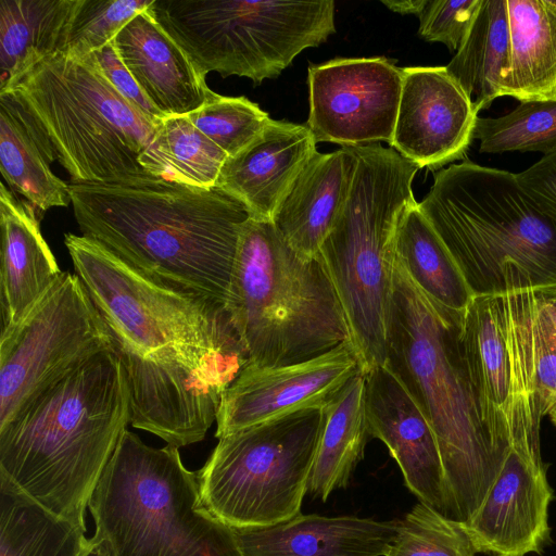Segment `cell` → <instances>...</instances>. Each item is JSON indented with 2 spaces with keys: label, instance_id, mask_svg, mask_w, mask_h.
<instances>
[{
  "label": "cell",
  "instance_id": "6da1fadb",
  "mask_svg": "<svg viewBox=\"0 0 556 556\" xmlns=\"http://www.w3.org/2000/svg\"><path fill=\"white\" fill-rule=\"evenodd\" d=\"M64 243L125 371L130 425L178 448L202 441L249 364L227 309L150 279L88 237L65 233Z\"/></svg>",
  "mask_w": 556,
  "mask_h": 556
},
{
  "label": "cell",
  "instance_id": "7a4b0ae2",
  "mask_svg": "<svg viewBox=\"0 0 556 556\" xmlns=\"http://www.w3.org/2000/svg\"><path fill=\"white\" fill-rule=\"evenodd\" d=\"M68 186L83 236L150 279L226 308L250 218L240 202L164 177Z\"/></svg>",
  "mask_w": 556,
  "mask_h": 556
},
{
  "label": "cell",
  "instance_id": "3957f363",
  "mask_svg": "<svg viewBox=\"0 0 556 556\" xmlns=\"http://www.w3.org/2000/svg\"><path fill=\"white\" fill-rule=\"evenodd\" d=\"M464 312L428 299L394 255L386 366L435 434L452 519L458 522L478 510L509 452L484 417L463 340Z\"/></svg>",
  "mask_w": 556,
  "mask_h": 556
},
{
  "label": "cell",
  "instance_id": "277c9868",
  "mask_svg": "<svg viewBox=\"0 0 556 556\" xmlns=\"http://www.w3.org/2000/svg\"><path fill=\"white\" fill-rule=\"evenodd\" d=\"M131 422L130 392L114 352L49 388L0 430V483L86 532V511Z\"/></svg>",
  "mask_w": 556,
  "mask_h": 556
},
{
  "label": "cell",
  "instance_id": "5b68a950",
  "mask_svg": "<svg viewBox=\"0 0 556 556\" xmlns=\"http://www.w3.org/2000/svg\"><path fill=\"white\" fill-rule=\"evenodd\" d=\"M419 204L473 296L556 287V220L516 174L471 161L434 174Z\"/></svg>",
  "mask_w": 556,
  "mask_h": 556
},
{
  "label": "cell",
  "instance_id": "8992f818",
  "mask_svg": "<svg viewBox=\"0 0 556 556\" xmlns=\"http://www.w3.org/2000/svg\"><path fill=\"white\" fill-rule=\"evenodd\" d=\"M226 309L249 364L261 367L305 362L351 340L319 255H300L271 222L243 224Z\"/></svg>",
  "mask_w": 556,
  "mask_h": 556
},
{
  "label": "cell",
  "instance_id": "52a82bcc",
  "mask_svg": "<svg viewBox=\"0 0 556 556\" xmlns=\"http://www.w3.org/2000/svg\"><path fill=\"white\" fill-rule=\"evenodd\" d=\"M4 91L28 112L71 182L160 176L153 151L157 127L116 91L92 53L51 54Z\"/></svg>",
  "mask_w": 556,
  "mask_h": 556
},
{
  "label": "cell",
  "instance_id": "ba28073f",
  "mask_svg": "<svg viewBox=\"0 0 556 556\" xmlns=\"http://www.w3.org/2000/svg\"><path fill=\"white\" fill-rule=\"evenodd\" d=\"M198 472L179 448L126 430L88 509L113 556H244L232 528L200 505Z\"/></svg>",
  "mask_w": 556,
  "mask_h": 556
},
{
  "label": "cell",
  "instance_id": "9c48e42d",
  "mask_svg": "<svg viewBox=\"0 0 556 556\" xmlns=\"http://www.w3.org/2000/svg\"><path fill=\"white\" fill-rule=\"evenodd\" d=\"M357 159L349 197L318 252L342 304L363 372L387 362L393 242L414 202L419 169L380 143L352 147Z\"/></svg>",
  "mask_w": 556,
  "mask_h": 556
},
{
  "label": "cell",
  "instance_id": "30bf717a",
  "mask_svg": "<svg viewBox=\"0 0 556 556\" xmlns=\"http://www.w3.org/2000/svg\"><path fill=\"white\" fill-rule=\"evenodd\" d=\"M149 12L206 75L277 78L336 33L334 2L152 0Z\"/></svg>",
  "mask_w": 556,
  "mask_h": 556
},
{
  "label": "cell",
  "instance_id": "8fae6325",
  "mask_svg": "<svg viewBox=\"0 0 556 556\" xmlns=\"http://www.w3.org/2000/svg\"><path fill=\"white\" fill-rule=\"evenodd\" d=\"M323 425L324 408H307L219 438L197 471L200 505L232 529L298 516Z\"/></svg>",
  "mask_w": 556,
  "mask_h": 556
},
{
  "label": "cell",
  "instance_id": "7c38bea8",
  "mask_svg": "<svg viewBox=\"0 0 556 556\" xmlns=\"http://www.w3.org/2000/svg\"><path fill=\"white\" fill-rule=\"evenodd\" d=\"M104 352H114L108 329L79 277L64 271L18 324L1 330L0 430Z\"/></svg>",
  "mask_w": 556,
  "mask_h": 556
},
{
  "label": "cell",
  "instance_id": "4fadbf2b",
  "mask_svg": "<svg viewBox=\"0 0 556 556\" xmlns=\"http://www.w3.org/2000/svg\"><path fill=\"white\" fill-rule=\"evenodd\" d=\"M402 85L403 68L383 56L311 65L307 126L316 142L391 144Z\"/></svg>",
  "mask_w": 556,
  "mask_h": 556
},
{
  "label": "cell",
  "instance_id": "5bb4252c",
  "mask_svg": "<svg viewBox=\"0 0 556 556\" xmlns=\"http://www.w3.org/2000/svg\"><path fill=\"white\" fill-rule=\"evenodd\" d=\"M359 371L361 362L351 341L291 365L248 364L222 395L215 437L299 410L324 408Z\"/></svg>",
  "mask_w": 556,
  "mask_h": 556
},
{
  "label": "cell",
  "instance_id": "9a60e30c",
  "mask_svg": "<svg viewBox=\"0 0 556 556\" xmlns=\"http://www.w3.org/2000/svg\"><path fill=\"white\" fill-rule=\"evenodd\" d=\"M477 118L471 99L445 66L405 67L390 147L419 168L439 169L465 155Z\"/></svg>",
  "mask_w": 556,
  "mask_h": 556
},
{
  "label": "cell",
  "instance_id": "2e32d148",
  "mask_svg": "<svg viewBox=\"0 0 556 556\" xmlns=\"http://www.w3.org/2000/svg\"><path fill=\"white\" fill-rule=\"evenodd\" d=\"M364 375L369 437L384 443L419 502L452 519L438 441L424 413L386 365Z\"/></svg>",
  "mask_w": 556,
  "mask_h": 556
},
{
  "label": "cell",
  "instance_id": "e0dca14e",
  "mask_svg": "<svg viewBox=\"0 0 556 556\" xmlns=\"http://www.w3.org/2000/svg\"><path fill=\"white\" fill-rule=\"evenodd\" d=\"M553 497L543 462L510 447L482 504L462 523L477 553H540L549 538L548 507Z\"/></svg>",
  "mask_w": 556,
  "mask_h": 556
},
{
  "label": "cell",
  "instance_id": "ac0fdd59",
  "mask_svg": "<svg viewBox=\"0 0 556 556\" xmlns=\"http://www.w3.org/2000/svg\"><path fill=\"white\" fill-rule=\"evenodd\" d=\"M316 143L307 125L271 119L250 147L226 159L215 187L240 202L250 218L273 223L292 184L317 152Z\"/></svg>",
  "mask_w": 556,
  "mask_h": 556
},
{
  "label": "cell",
  "instance_id": "d6986e66",
  "mask_svg": "<svg viewBox=\"0 0 556 556\" xmlns=\"http://www.w3.org/2000/svg\"><path fill=\"white\" fill-rule=\"evenodd\" d=\"M113 41L140 89L165 116L188 115L205 103L211 91L205 75L148 9Z\"/></svg>",
  "mask_w": 556,
  "mask_h": 556
},
{
  "label": "cell",
  "instance_id": "ffe728a7",
  "mask_svg": "<svg viewBox=\"0 0 556 556\" xmlns=\"http://www.w3.org/2000/svg\"><path fill=\"white\" fill-rule=\"evenodd\" d=\"M39 222L35 210L1 182V330L18 324L64 273Z\"/></svg>",
  "mask_w": 556,
  "mask_h": 556
},
{
  "label": "cell",
  "instance_id": "44dd1931",
  "mask_svg": "<svg viewBox=\"0 0 556 556\" xmlns=\"http://www.w3.org/2000/svg\"><path fill=\"white\" fill-rule=\"evenodd\" d=\"M233 531L244 556H386L396 520L299 514L270 527Z\"/></svg>",
  "mask_w": 556,
  "mask_h": 556
},
{
  "label": "cell",
  "instance_id": "7402d4cb",
  "mask_svg": "<svg viewBox=\"0 0 556 556\" xmlns=\"http://www.w3.org/2000/svg\"><path fill=\"white\" fill-rule=\"evenodd\" d=\"M356 164L352 147L317 151L281 201L273 223L303 257L318 255L349 197Z\"/></svg>",
  "mask_w": 556,
  "mask_h": 556
},
{
  "label": "cell",
  "instance_id": "603a6c76",
  "mask_svg": "<svg viewBox=\"0 0 556 556\" xmlns=\"http://www.w3.org/2000/svg\"><path fill=\"white\" fill-rule=\"evenodd\" d=\"M53 149L12 91H0V169L8 187L23 197L41 218L71 203L70 186L50 165Z\"/></svg>",
  "mask_w": 556,
  "mask_h": 556
},
{
  "label": "cell",
  "instance_id": "cb8c5ba5",
  "mask_svg": "<svg viewBox=\"0 0 556 556\" xmlns=\"http://www.w3.org/2000/svg\"><path fill=\"white\" fill-rule=\"evenodd\" d=\"M463 340L488 426L509 450L510 362L495 295L471 299L463 315Z\"/></svg>",
  "mask_w": 556,
  "mask_h": 556
},
{
  "label": "cell",
  "instance_id": "d4e9b609",
  "mask_svg": "<svg viewBox=\"0 0 556 556\" xmlns=\"http://www.w3.org/2000/svg\"><path fill=\"white\" fill-rule=\"evenodd\" d=\"M509 60L504 97L556 101V0H506Z\"/></svg>",
  "mask_w": 556,
  "mask_h": 556
},
{
  "label": "cell",
  "instance_id": "484cf974",
  "mask_svg": "<svg viewBox=\"0 0 556 556\" xmlns=\"http://www.w3.org/2000/svg\"><path fill=\"white\" fill-rule=\"evenodd\" d=\"M368 437L365 375L359 371L324 407L307 493L326 502L333 491L345 488L363 459Z\"/></svg>",
  "mask_w": 556,
  "mask_h": 556
},
{
  "label": "cell",
  "instance_id": "4316f807",
  "mask_svg": "<svg viewBox=\"0 0 556 556\" xmlns=\"http://www.w3.org/2000/svg\"><path fill=\"white\" fill-rule=\"evenodd\" d=\"M77 0H0V91L62 52Z\"/></svg>",
  "mask_w": 556,
  "mask_h": 556
},
{
  "label": "cell",
  "instance_id": "83f0119b",
  "mask_svg": "<svg viewBox=\"0 0 556 556\" xmlns=\"http://www.w3.org/2000/svg\"><path fill=\"white\" fill-rule=\"evenodd\" d=\"M393 252L428 299L455 312L467 308L473 295L418 202L403 212L395 230Z\"/></svg>",
  "mask_w": 556,
  "mask_h": 556
},
{
  "label": "cell",
  "instance_id": "f1b7e54d",
  "mask_svg": "<svg viewBox=\"0 0 556 556\" xmlns=\"http://www.w3.org/2000/svg\"><path fill=\"white\" fill-rule=\"evenodd\" d=\"M508 60L506 0H482L465 41L445 68L479 112L489 108L495 99L504 97Z\"/></svg>",
  "mask_w": 556,
  "mask_h": 556
},
{
  "label": "cell",
  "instance_id": "f546056e",
  "mask_svg": "<svg viewBox=\"0 0 556 556\" xmlns=\"http://www.w3.org/2000/svg\"><path fill=\"white\" fill-rule=\"evenodd\" d=\"M85 533L0 483V556H83Z\"/></svg>",
  "mask_w": 556,
  "mask_h": 556
},
{
  "label": "cell",
  "instance_id": "4dcf8cb0",
  "mask_svg": "<svg viewBox=\"0 0 556 556\" xmlns=\"http://www.w3.org/2000/svg\"><path fill=\"white\" fill-rule=\"evenodd\" d=\"M153 151L164 178L200 188L216 186L227 159L187 115H172L161 122Z\"/></svg>",
  "mask_w": 556,
  "mask_h": 556
},
{
  "label": "cell",
  "instance_id": "1f68e13d",
  "mask_svg": "<svg viewBox=\"0 0 556 556\" xmlns=\"http://www.w3.org/2000/svg\"><path fill=\"white\" fill-rule=\"evenodd\" d=\"M473 139L481 153H549L556 149V101L520 102L503 116H478Z\"/></svg>",
  "mask_w": 556,
  "mask_h": 556
},
{
  "label": "cell",
  "instance_id": "d6a6232c",
  "mask_svg": "<svg viewBox=\"0 0 556 556\" xmlns=\"http://www.w3.org/2000/svg\"><path fill=\"white\" fill-rule=\"evenodd\" d=\"M187 117L227 157L250 147L271 121L267 112L248 98L222 96L212 90L205 103Z\"/></svg>",
  "mask_w": 556,
  "mask_h": 556
},
{
  "label": "cell",
  "instance_id": "836d02e7",
  "mask_svg": "<svg viewBox=\"0 0 556 556\" xmlns=\"http://www.w3.org/2000/svg\"><path fill=\"white\" fill-rule=\"evenodd\" d=\"M462 522L419 502L401 520L386 556H475Z\"/></svg>",
  "mask_w": 556,
  "mask_h": 556
},
{
  "label": "cell",
  "instance_id": "e575fe53",
  "mask_svg": "<svg viewBox=\"0 0 556 556\" xmlns=\"http://www.w3.org/2000/svg\"><path fill=\"white\" fill-rule=\"evenodd\" d=\"M152 0H77L62 52L75 58L101 49Z\"/></svg>",
  "mask_w": 556,
  "mask_h": 556
},
{
  "label": "cell",
  "instance_id": "d590c367",
  "mask_svg": "<svg viewBox=\"0 0 556 556\" xmlns=\"http://www.w3.org/2000/svg\"><path fill=\"white\" fill-rule=\"evenodd\" d=\"M530 329L536 399L543 418L556 406V321L535 291Z\"/></svg>",
  "mask_w": 556,
  "mask_h": 556
},
{
  "label": "cell",
  "instance_id": "8d00e7d4",
  "mask_svg": "<svg viewBox=\"0 0 556 556\" xmlns=\"http://www.w3.org/2000/svg\"><path fill=\"white\" fill-rule=\"evenodd\" d=\"M482 0H427L419 16L418 34L427 41L457 51L465 41Z\"/></svg>",
  "mask_w": 556,
  "mask_h": 556
},
{
  "label": "cell",
  "instance_id": "74e56055",
  "mask_svg": "<svg viewBox=\"0 0 556 556\" xmlns=\"http://www.w3.org/2000/svg\"><path fill=\"white\" fill-rule=\"evenodd\" d=\"M102 74L116 91L156 127L167 117L144 94L117 54L114 41L92 52Z\"/></svg>",
  "mask_w": 556,
  "mask_h": 556
},
{
  "label": "cell",
  "instance_id": "f35d334b",
  "mask_svg": "<svg viewBox=\"0 0 556 556\" xmlns=\"http://www.w3.org/2000/svg\"><path fill=\"white\" fill-rule=\"evenodd\" d=\"M516 177L538 207L556 220V149Z\"/></svg>",
  "mask_w": 556,
  "mask_h": 556
},
{
  "label": "cell",
  "instance_id": "ab89813d",
  "mask_svg": "<svg viewBox=\"0 0 556 556\" xmlns=\"http://www.w3.org/2000/svg\"><path fill=\"white\" fill-rule=\"evenodd\" d=\"M381 2L391 11L401 14H417L424 10L427 0H381Z\"/></svg>",
  "mask_w": 556,
  "mask_h": 556
},
{
  "label": "cell",
  "instance_id": "60d3db41",
  "mask_svg": "<svg viewBox=\"0 0 556 556\" xmlns=\"http://www.w3.org/2000/svg\"><path fill=\"white\" fill-rule=\"evenodd\" d=\"M534 291L556 321V287L538 289Z\"/></svg>",
  "mask_w": 556,
  "mask_h": 556
},
{
  "label": "cell",
  "instance_id": "b9f144b4",
  "mask_svg": "<svg viewBox=\"0 0 556 556\" xmlns=\"http://www.w3.org/2000/svg\"><path fill=\"white\" fill-rule=\"evenodd\" d=\"M91 542L83 556H113L109 546L93 538H90Z\"/></svg>",
  "mask_w": 556,
  "mask_h": 556
},
{
  "label": "cell",
  "instance_id": "7bdbcfd3",
  "mask_svg": "<svg viewBox=\"0 0 556 556\" xmlns=\"http://www.w3.org/2000/svg\"><path fill=\"white\" fill-rule=\"evenodd\" d=\"M548 415H549L553 424L556 426V406L549 412Z\"/></svg>",
  "mask_w": 556,
  "mask_h": 556
}]
</instances>
